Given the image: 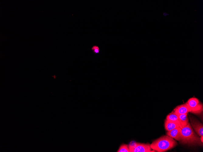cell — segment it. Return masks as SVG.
Returning <instances> with one entry per match:
<instances>
[{"label":"cell","instance_id":"obj_1","mask_svg":"<svg viewBox=\"0 0 203 152\" xmlns=\"http://www.w3.org/2000/svg\"><path fill=\"white\" fill-rule=\"evenodd\" d=\"M180 141L188 146L203 145L200 137L194 131L189 122L185 126L181 128Z\"/></svg>","mask_w":203,"mask_h":152},{"label":"cell","instance_id":"obj_2","mask_svg":"<svg viewBox=\"0 0 203 152\" xmlns=\"http://www.w3.org/2000/svg\"><path fill=\"white\" fill-rule=\"evenodd\" d=\"M177 144L174 139L167 135L163 136L153 141L150 144V147L155 151L163 152L173 148Z\"/></svg>","mask_w":203,"mask_h":152},{"label":"cell","instance_id":"obj_3","mask_svg":"<svg viewBox=\"0 0 203 152\" xmlns=\"http://www.w3.org/2000/svg\"><path fill=\"white\" fill-rule=\"evenodd\" d=\"M186 103L191 110V113L197 115L201 114L202 113L203 104L197 98H191Z\"/></svg>","mask_w":203,"mask_h":152},{"label":"cell","instance_id":"obj_4","mask_svg":"<svg viewBox=\"0 0 203 152\" xmlns=\"http://www.w3.org/2000/svg\"><path fill=\"white\" fill-rule=\"evenodd\" d=\"M130 152H155L150 147L149 143L144 144L135 143L128 145Z\"/></svg>","mask_w":203,"mask_h":152},{"label":"cell","instance_id":"obj_5","mask_svg":"<svg viewBox=\"0 0 203 152\" xmlns=\"http://www.w3.org/2000/svg\"><path fill=\"white\" fill-rule=\"evenodd\" d=\"M191 126L194 129L195 132L200 137L203 136V125L195 117L191 115H189Z\"/></svg>","mask_w":203,"mask_h":152},{"label":"cell","instance_id":"obj_6","mask_svg":"<svg viewBox=\"0 0 203 152\" xmlns=\"http://www.w3.org/2000/svg\"><path fill=\"white\" fill-rule=\"evenodd\" d=\"M191 110L186 103H185L177 106L172 113L176 115L187 114L191 112Z\"/></svg>","mask_w":203,"mask_h":152},{"label":"cell","instance_id":"obj_7","mask_svg":"<svg viewBox=\"0 0 203 152\" xmlns=\"http://www.w3.org/2000/svg\"><path fill=\"white\" fill-rule=\"evenodd\" d=\"M181 128L179 127L170 131H167L166 134L172 138L180 141L181 140Z\"/></svg>","mask_w":203,"mask_h":152},{"label":"cell","instance_id":"obj_8","mask_svg":"<svg viewBox=\"0 0 203 152\" xmlns=\"http://www.w3.org/2000/svg\"><path fill=\"white\" fill-rule=\"evenodd\" d=\"M164 127L167 131H169L179 127L177 123L166 119L164 123Z\"/></svg>","mask_w":203,"mask_h":152},{"label":"cell","instance_id":"obj_9","mask_svg":"<svg viewBox=\"0 0 203 152\" xmlns=\"http://www.w3.org/2000/svg\"><path fill=\"white\" fill-rule=\"evenodd\" d=\"M177 116L180 124V127L182 128L185 126L188 122L189 119L187 114H180L177 115Z\"/></svg>","mask_w":203,"mask_h":152},{"label":"cell","instance_id":"obj_10","mask_svg":"<svg viewBox=\"0 0 203 152\" xmlns=\"http://www.w3.org/2000/svg\"><path fill=\"white\" fill-rule=\"evenodd\" d=\"M166 119L177 123L180 127V124L179 122L177 115L175 114L171 113L168 115L166 118Z\"/></svg>","mask_w":203,"mask_h":152},{"label":"cell","instance_id":"obj_11","mask_svg":"<svg viewBox=\"0 0 203 152\" xmlns=\"http://www.w3.org/2000/svg\"><path fill=\"white\" fill-rule=\"evenodd\" d=\"M117 152H130L128 145L125 144L121 145Z\"/></svg>","mask_w":203,"mask_h":152},{"label":"cell","instance_id":"obj_12","mask_svg":"<svg viewBox=\"0 0 203 152\" xmlns=\"http://www.w3.org/2000/svg\"><path fill=\"white\" fill-rule=\"evenodd\" d=\"M91 50L95 54H98L100 52L99 47L97 45H93L91 48Z\"/></svg>","mask_w":203,"mask_h":152},{"label":"cell","instance_id":"obj_13","mask_svg":"<svg viewBox=\"0 0 203 152\" xmlns=\"http://www.w3.org/2000/svg\"><path fill=\"white\" fill-rule=\"evenodd\" d=\"M203 136L200 137V140H201V141L202 143H203Z\"/></svg>","mask_w":203,"mask_h":152}]
</instances>
